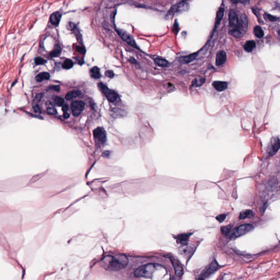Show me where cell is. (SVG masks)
Segmentation results:
<instances>
[{
	"instance_id": "6da1fadb",
	"label": "cell",
	"mask_w": 280,
	"mask_h": 280,
	"mask_svg": "<svg viewBox=\"0 0 280 280\" xmlns=\"http://www.w3.org/2000/svg\"><path fill=\"white\" fill-rule=\"evenodd\" d=\"M102 266L105 269L111 271H118L124 268L128 264V259L124 254H119L114 256H107L101 261Z\"/></svg>"
},
{
	"instance_id": "7a4b0ae2",
	"label": "cell",
	"mask_w": 280,
	"mask_h": 280,
	"mask_svg": "<svg viewBox=\"0 0 280 280\" xmlns=\"http://www.w3.org/2000/svg\"><path fill=\"white\" fill-rule=\"evenodd\" d=\"M248 28V20L245 15L241 16L236 27L230 31V34L236 38H241L246 33Z\"/></svg>"
},
{
	"instance_id": "3957f363",
	"label": "cell",
	"mask_w": 280,
	"mask_h": 280,
	"mask_svg": "<svg viewBox=\"0 0 280 280\" xmlns=\"http://www.w3.org/2000/svg\"><path fill=\"white\" fill-rule=\"evenodd\" d=\"M158 266V265L156 264H148L141 266L135 271V276L138 278H151Z\"/></svg>"
},
{
	"instance_id": "277c9868",
	"label": "cell",
	"mask_w": 280,
	"mask_h": 280,
	"mask_svg": "<svg viewBox=\"0 0 280 280\" xmlns=\"http://www.w3.org/2000/svg\"><path fill=\"white\" fill-rule=\"evenodd\" d=\"M253 229V227L252 226V225L249 224L240 225L238 228H236L235 230L233 231L232 234L230 236V239L234 240L236 238L249 233Z\"/></svg>"
},
{
	"instance_id": "5b68a950",
	"label": "cell",
	"mask_w": 280,
	"mask_h": 280,
	"mask_svg": "<svg viewBox=\"0 0 280 280\" xmlns=\"http://www.w3.org/2000/svg\"><path fill=\"white\" fill-rule=\"evenodd\" d=\"M188 5L187 2L185 1H182L181 2L178 3L177 4L174 5L170 8L169 11L166 16V19L171 18L172 16H174V14L176 13H181L183 11H185L187 10L188 8Z\"/></svg>"
},
{
	"instance_id": "8992f818",
	"label": "cell",
	"mask_w": 280,
	"mask_h": 280,
	"mask_svg": "<svg viewBox=\"0 0 280 280\" xmlns=\"http://www.w3.org/2000/svg\"><path fill=\"white\" fill-rule=\"evenodd\" d=\"M98 87L99 88L100 90L101 91V92L103 93L109 101L113 102L116 100L117 97H118V95L115 92H114L113 90L109 89L107 86L101 83L98 84Z\"/></svg>"
},
{
	"instance_id": "52a82bcc",
	"label": "cell",
	"mask_w": 280,
	"mask_h": 280,
	"mask_svg": "<svg viewBox=\"0 0 280 280\" xmlns=\"http://www.w3.org/2000/svg\"><path fill=\"white\" fill-rule=\"evenodd\" d=\"M219 268H220V265L218 264L217 261L214 259L212 262L211 264L210 265L209 267L206 270V271L201 275L199 280H205L207 278H209L210 275H212V274H214V272H216L217 270L219 269Z\"/></svg>"
},
{
	"instance_id": "ba28073f",
	"label": "cell",
	"mask_w": 280,
	"mask_h": 280,
	"mask_svg": "<svg viewBox=\"0 0 280 280\" xmlns=\"http://www.w3.org/2000/svg\"><path fill=\"white\" fill-rule=\"evenodd\" d=\"M94 136L100 144H104L107 140L106 133L102 127H99L94 130Z\"/></svg>"
},
{
	"instance_id": "9c48e42d",
	"label": "cell",
	"mask_w": 280,
	"mask_h": 280,
	"mask_svg": "<svg viewBox=\"0 0 280 280\" xmlns=\"http://www.w3.org/2000/svg\"><path fill=\"white\" fill-rule=\"evenodd\" d=\"M280 148V139L278 137L272 138L267 149V153L270 156H274Z\"/></svg>"
},
{
	"instance_id": "30bf717a",
	"label": "cell",
	"mask_w": 280,
	"mask_h": 280,
	"mask_svg": "<svg viewBox=\"0 0 280 280\" xmlns=\"http://www.w3.org/2000/svg\"><path fill=\"white\" fill-rule=\"evenodd\" d=\"M117 31L118 34H119V36L122 37L123 40L125 41L128 44H129L130 45H131L133 47L136 48L137 49H138V46L136 45V43H135L134 38H132V36L128 32H127V31H125L124 30L122 29H117Z\"/></svg>"
},
{
	"instance_id": "8fae6325",
	"label": "cell",
	"mask_w": 280,
	"mask_h": 280,
	"mask_svg": "<svg viewBox=\"0 0 280 280\" xmlns=\"http://www.w3.org/2000/svg\"><path fill=\"white\" fill-rule=\"evenodd\" d=\"M72 112L74 116H78L84 109L85 104L81 101H76L71 103Z\"/></svg>"
},
{
	"instance_id": "7c38bea8",
	"label": "cell",
	"mask_w": 280,
	"mask_h": 280,
	"mask_svg": "<svg viewBox=\"0 0 280 280\" xmlns=\"http://www.w3.org/2000/svg\"><path fill=\"white\" fill-rule=\"evenodd\" d=\"M170 259L174 267L176 275L177 276H181L184 273V269L182 265L178 259L174 258V257H170Z\"/></svg>"
},
{
	"instance_id": "4fadbf2b",
	"label": "cell",
	"mask_w": 280,
	"mask_h": 280,
	"mask_svg": "<svg viewBox=\"0 0 280 280\" xmlns=\"http://www.w3.org/2000/svg\"><path fill=\"white\" fill-rule=\"evenodd\" d=\"M229 21L230 27L234 28L236 27L239 23V18L238 17L236 12L233 9H231L229 14Z\"/></svg>"
},
{
	"instance_id": "5bb4252c",
	"label": "cell",
	"mask_w": 280,
	"mask_h": 280,
	"mask_svg": "<svg viewBox=\"0 0 280 280\" xmlns=\"http://www.w3.org/2000/svg\"><path fill=\"white\" fill-rule=\"evenodd\" d=\"M191 235H192V233L181 234H179L176 236L175 237V239H176L177 242H178L182 245H187Z\"/></svg>"
},
{
	"instance_id": "9a60e30c",
	"label": "cell",
	"mask_w": 280,
	"mask_h": 280,
	"mask_svg": "<svg viewBox=\"0 0 280 280\" xmlns=\"http://www.w3.org/2000/svg\"><path fill=\"white\" fill-rule=\"evenodd\" d=\"M227 60V55L224 51L218 52L216 58V64L217 66H221Z\"/></svg>"
},
{
	"instance_id": "2e32d148",
	"label": "cell",
	"mask_w": 280,
	"mask_h": 280,
	"mask_svg": "<svg viewBox=\"0 0 280 280\" xmlns=\"http://www.w3.org/2000/svg\"><path fill=\"white\" fill-rule=\"evenodd\" d=\"M213 86L218 91L223 92L227 89L228 83L222 81H215L213 83Z\"/></svg>"
},
{
	"instance_id": "e0dca14e",
	"label": "cell",
	"mask_w": 280,
	"mask_h": 280,
	"mask_svg": "<svg viewBox=\"0 0 280 280\" xmlns=\"http://www.w3.org/2000/svg\"><path fill=\"white\" fill-rule=\"evenodd\" d=\"M61 14L60 12H54L50 16V23L54 25H58L61 20Z\"/></svg>"
},
{
	"instance_id": "ac0fdd59",
	"label": "cell",
	"mask_w": 280,
	"mask_h": 280,
	"mask_svg": "<svg viewBox=\"0 0 280 280\" xmlns=\"http://www.w3.org/2000/svg\"><path fill=\"white\" fill-rule=\"evenodd\" d=\"M197 54H198L197 53H193V54H191L189 56H182L181 58H180V59H179V61L183 63H189L191 61H193L196 59Z\"/></svg>"
},
{
	"instance_id": "d6986e66",
	"label": "cell",
	"mask_w": 280,
	"mask_h": 280,
	"mask_svg": "<svg viewBox=\"0 0 280 280\" xmlns=\"http://www.w3.org/2000/svg\"><path fill=\"white\" fill-rule=\"evenodd\" d=\"M224 6L222 5V6L220 8V9L217 12L216 19V23H215V27H217V26L220 23L221 21L222 20V18H223V16H224Z\"/></svg>"
},
{
	"instance_id": "ffe728a7",
	"label": "cell",
	"mask_w": 280,
	"mask_h": 280,
	"mask_svg": "<svg viewBox=\"0 0 280 280\" xmlns=\"http://www.w3.org/2000/svg\"><path fill=\"white\" fill-rule=\"evenodd\" d=\"M256 44L254 41H248L243 45L244 49L247 52H251L256 48Z\"/></svg>"
},
{
	"instance_id": "44dd1931",
	"label": "cell",
	"mask_w": 280,
	"mask_h": 280,
	"mask_svg": "<svg viewBox=\"0 0 280 280\" xmlns=\"http://www.w3.org/2000/svg\"><path fill=\"white\" fill-rule=\"evenodd\" d=\"M90 74L91 76L95 78V79H98L100 78L101 74L100 69L97 66H95L93 67L92 69L90 70Z\"/></svg>"
},
{
	"instance_id": "7402d4cb",
	"label": "cell",
	"mask_w": 280,
	"mask_h": 280,
	"mask_svg": "<svg viewBox=\"0 0 280 280\" xmlns=\"http://www.w3.org/2000/svg\"><path fill=\"white\" fill-rule=\"evenodd\" d=\"M81 95V92L79 90H73L70 93L66 94L65 98L67 100H71L74 98H77L79 95Z\"/></svg>"
},
{
	"instance_id": "603a6c76",
	"label": "cell",
	"mask_w": 280,
	"mask_h": 280,
	"mask_svg": "<svg viewBox=\"0 0 280 280\" xmlns=\"http://www.w3.org/2000/svg\"><path fill=\"white\" fill-rule=\"evenodd\" d=\"M50 78V74L48 72H42L40 73L36 77V79L38 82H42L44 80H48Z\"/></svg>"
},
{
	"instance_id": "cb8c5ba5",
	"label": "cell",
	"mask_w": 280,
	"mask_h": 280,
	"mask_svg": "<svg viewBox=\"0 0 280 280\" xmlns=\"http://www.w3.org/2000/svg\"><path fill=\"white\" fill-rule=\"evenodd\" d=\"M206 81V78L205 77H200L196 78L192 82V85L195 87H200Z\"/></svg>"
},
{
	"instance_id": "d4e9b609",
	"label": "cell",
	"mask_w": 280,
	"mask_h": 280,
	"mask_svg": "<svg viewBox=\"0 0 280 280\" xmlns=\"http://www.w3.org/2000/svg\"><path fill=\"white\" fill-rule=\"evenodd\" d=\"M254 34L257 37L261 38L264 36V32L259 26H256L254 28Z\"/></svg>"
},
{
	"instance_id": "484cf974",
	"label": "cell",
	"mask_w": 280,
	"mask_h": 280,
	"mask_svg": "<svg viewBox=\"0 0 280 280\" xmlns=\"http://www.w3.org/2000/svg\"><path fill=\"white\" fill-rule=\"evenodd\" d=\"M155 62L157 65H158L159 66H162V67H167L169 65V62L164 59L156 58L155 59Z\"/></svg>"
},
{
	"instance_id": "4316f807",
	"label": "cell",
	"mask_w": 280,
	"mask_h": 280,
	"mask_svg": "<svg viewBox=\"0 0 280 280\" xmlns=\"http://www.w3.org/2000/svg\"><path fill=\"white\" fill-rule=\"evenodd\" d=\"M61 53V48L59 45H56L54 50L50 53V56L52 58H56L60 56Z\"/></svg>"
},
{
	"instance_id": "83f0119b",
	"label": "cell",
	"mask_w": 280,
	"mask_h": 280,
	"mask_svg": "<svg viewBox=\"0 0 280 280\" xmlns=\"http://www.w3.org/2000/svg\"><path fill=\"white\" fill-rule=\"evenodd\" d=\"M252 214V211L250 210H246L241 212L239 215V218L241 219H245L249 217Z\"/></svg>"
},
{
	"instance_id": "f1b7e54d",
	"label": "cell",
	"mask_w": 280,
	"mask_h": 280,
	"mask_svg": "<svg viewBox=\"0 0 280 280\" xmlns=\"http://www.w3.org/2000/svg\"><path fill=\"white\" fill-rule=\"evenodd\" d=\"M73 66H74V63L72 62L71 60L69 59H66L63 64V69H66V70L71 69Z\"/></svg>"
},
{
	"instance_id": "f546056e",
	"label": "cell",
	"mask_w": 280,
	"mask_h": 280,
	"mask_svg": "<svg viewBox=\"0 0 280 280\" xmlns=\"http://www.w3.org/2000/svg\"><path fill=\"white\" fill-rule=\"evenodd\" d=\"M232 226L231 225L225 226V227H222L221 228V232L223 234L227 235L229 233H230V231L232 230Z\"/></svg>"
},
{
	"instance_id": "4dcf8cb0",
	"label": "cell",
	"mask_w": 280,
	"mask_h": 280,
	"mask_svg": "<svg viewBox=\"0 0 280 280\" xmlns=\"http://www.w3.org/2000/svg\"><path fill=\"white\" fill-rule=\"evenodd\" d=\"M62 109H63V116L65 119H67L69 117H70V114L69 113V107H68V105L67 104H65L63 106V108H62Z\"/></svg>"
},
{
	"instance_id": "1f68e13d",
	"label": "cell",
	"mask_w": 280,
	"mask_h": 280,
	"mask_svg": "<svg viewBox=\"0 0 280 280\" xmlns=\"http://www.w3.org/2000/svg\"><path fill=\"white\" fill-rule=\"evenodd\" d=\"M264 16L265 18L270 21H276L278 20V18L277 17H275L274 16L270 15L269 14H264Z\"/></svg>"
},
{
	"instance_id": "d6a6232c",
	"label": "cell",
	"mask_w": 280,
	"mask_h": 280,
	"mask_svg": "<svg viewBox=\"0 0 280 280\" xmlns=\"http://www.w3.org/2000/svg\"><path fill=\"white\" fill-rule=\"evenodd\" d=\"M35 63L37 65H43L47 63V61L45 60L44 59L42 58L41 57H37L34 60Z\"/></svg>"
},
{
	"instance_id": "836d02e7",
	"label": "cell",
	"mask_w": 280,
	"mask_h": 280,
	"mask_svg": "<svg viewBox=\"0 0 280 280\" xmlns=\"http://www.w3.org/2000/svg\"><path fill=\"white\" fill-rule=\"evenodd\" d=\"M56 103L59 106H63L64 103V100L61 97H56L55 98Z\"/></svg>"
},
{
	"instance_id": "e575fe53",
	"label": "cell",
	"mask_w": 280,
	"mask_h": 280,
	"mask_svg": "<svg viewBox=\"0 0 280 280\" xmlns=\"http://www.w3.org/2000/svg\"><path fill=\"white\" fill-rule=\"evenodd\" d=\"M47 112L49 114H52V115H55L57 113V111L56 110V109L54 107H49L47 108Z\"/></svg>"
},
{
	"instance_id": "d590c367",
	"label": "cell",
	"mask_w": 280,
	"mask_h": 280,
	"mask_svg": "<svg viewBox=\"0 0 280 280\" xmlns=\"http://www.w3.org/2000/svg\"><path fill=\"white\" fill-rule=\"evenodd\" d=\"M226 217H227V216L225 214H219L216 217V219L218 222H220V223H222L225 219Z\"/></svg>"
},
{
	"instance_id": "8d00e7d4",
	"label": "cell",
	"mask_w": 280,
	"mask_h": 280,
	"mask_svg": "<svg viewBox=\"0 0 280 280\" xmlns=\"http://www.w3.org/2000/svg\"><path fill=\"white\" fill-rule=\"evenodd\" d=\"M178 30H179V25H178V23H177V20H176V21L174 22V26H173L172 31L174 32V34H176L177 32H178Z\"/></svg>"
},
{
	"instance_id": "74e56055",
	"label": "cell",
	"mask_w": 280,
	"mask_h": 280,
	"mask_svg": "<svg viewBox=\"0 0 280 280\" xmlns=\"http://www.w3.org/2000/svg\"><path fill=\"white\" fill-rule=\"evenodd\" d=\"M105 75H106V76L109 77V78H113L114 74V72L113 71L107 70V71H106L105 72Z\"/></svg>"
},
{
	"instance_id": "f35d334b",
	"label": "cell",
	"mask_w": 280,
	"mask_h": 280,
	"mask_svg": "<svg viewBox=\"0 0 280 280\" xmlns=\"http://www.w3.org/2000/svg\"><path fill=\"white\" fill-rule=\"evenodd\" d=\"M75 27H76V26H75L74 23H73L72 22H69V23L67 25V28L70 30H74Z\"/></svg>"
},
{
	"instance_id": "ab89813d",
	"label": "cell",
	"mask_w": 280,
	"mask_h": 280,
	"mask_svg": "<svg viewBox=\"0 0 280 280\" xmlns=\"http://www.w3.org/2000/svg\"><path fill=\"white\" fill-rule=\"evenodd\" d=\"M76 50H77L78 53H82V54H84L85 52V49L84 48L81 47V46H77Z\"/></svg>"
},
{
	"instance_id": "60d3db41",
	"label": "cell",
	"mask_w": 280,
	"mask_h": 280,
	"mask_svg": "<svg viewBox=\"0 0 280 280\" xmlns=\"http://www.w3.org/2000/svg\"><path fill=\"white\" fill-rule=\"evenodd\" d=\"M49 89H50V90H55L56 92H59L60 91V86L59 85H53V86H51L49 88Z\"/></svg>"
},
{
	"instance_id": "b9f144b4",
	"label": "cell",
	"mask_w": 280,
	"mask_h": 280,
	"mask_svg": "<svg viewBox=\"0 0 280 280\" xmlns=\"http://www.w3.org/2000/svg\"><path fill=\"white\" fill-rule=\"evenodd\" d=\"M42 97V94H37V95L36 96L35 99H34V101L36 102H40Z\"/></svg>"
},
{
	"instance_id": "7bdbcfd3",
	"label": "cell",
	"mask_w": 280,
	"mask_h": 280,
	"mask_svg": "<svg viewBox=\"0 0 280 280\" xmlns=\"http://www.w3.org/2000/svg\"><path fill=\"white\" fill-rule=\"evenodd\" d=\"M34 112H36V113H40V112H41L40 106H38L37 104H36V105H34Z\"/></svg>"
}]
</instances>
